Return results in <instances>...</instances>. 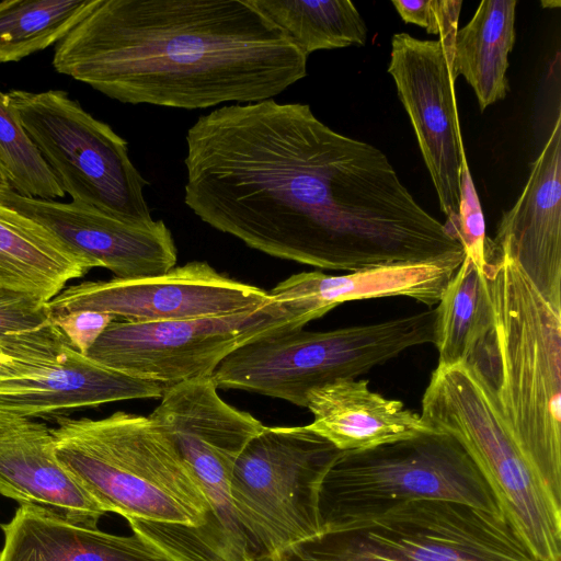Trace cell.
<instances>
[{
  "label": "cell",
  "mask_w": 561,
  "mask_h": 561,
  "mask_svg": "<svg viewBox=\"0 0 561 561\" xmlns=\"http://www.w3.org/2000/svg\"><path fill=\"white\" fill-rule=\"evenodd\" d=\"M308 426L340 451H363L433 430L420 413L369 388L367 379H337L307 394Z\"/></svg>",
  "instance_id": "obj_20"
},
{
  "label": "cell",
  "mask_w": 561,
  "mask_h": 561,
  "mask_svg": "<svg viewBox=\"0 0 561 561\" xmlns=\"http://www.w3.org/2000/svg\"><path fill=\"white\" fill-rule=\"evenodd\" d=\"M422 419L455 437L496 500L508 526L537 561H561V499L533 470L477 365H437L421 402Z\"/></svg>",
  "instance_id": "obj_5"
},
{
  "label": "cell",
  "mask_w": 561,
  "mask_h": 561,
  "mask_svg": "<svg viewBox=\"0 0 561 561\" xmlns=\"http://www.w3.org/2000/svg\"><path fill=\"white\" fill-rule=\"evenodd\" d=\"M310 320L274 300L263 307L192 319L113 321L85 354L123 374L163 385L211 378L236 350L304 329Z\"/></svg>",
  "instance_id": "obj_11"
},
{
  "label": "cell",
  "mask_w": 561,
  "mask_h": 561,
  "mask_svg": "<svg viewBox=\"0 0 561 561\" xmlns=\"http://www.w3.org/2000/svg\"><path fill=\"white\" fill-rule=\"evenodd\" d=\"M55 422L57 460L107 513L191 527L204 523L209 507L197 480L149 416L117 411Z\"/></svg>",
  "instance_id": "obj_4"
},
{
  "label": "cell",
  "mask_w": 561,
  "mask_h": 561,
  "mask_svg": "<svg viewBox=\"0 0 561 561\" xmlns=\"http://www.w3.org/2000/svg\"><path fill=\"white\" fill-rule=\"evenodd\" d=\"M94 267L42 226L0 204V287L49 301Z\"/></svg>",
  "instance_id": "obj_22"
},
{
  "label": "cell",
  "mask_w": 561,
  "mask_h": 561,
  "mask_svg": "<svg viewBox=\"0 0 561 561\" xmlns=\"http://www.w3.org/2000/svg\"><path fill=\"white\" fill-rule=\"evenodd\" d=\"M490 244L507 252L551 304L561 307V115Z\"/></svg>",
  "instance_id": "obj_16"
},
{
  "label": "cell",
  "mask_w": 561,
  "mask_h": 561,
  "mask_svg": "<svg viewBox=\"0 0 561 561\" xmlns=\"http://www.w3.org/2000/svg\"><path fill=\"white\" fill-rule=\"evenodd\" d=\"M516 0H483L467 25L457 31L453 72L473 89L480 110L503 100L510 90L506 72L515 41Z\"/></svg>",
  "instance_id": "obj_24"
},
{
  "label": "cell",
  "mask_w": 561,
  "mask_h": 561,
  "mask_svg": "<svg viewBox=\"0 0 561 561\" xmlns=\"http://www.w3.org/2000/svg\"><path fill=\"white\" fill-rule=\"evenodd\" d=\"M453 47L408 33L391 38L388 73L410 118L435 187L445 226L456 237L460 176L466 160L453 72ZM458 240V239H457Z\"/></svg>",
  "instance_id": "obj_13"
},
{
  "label": "cell",
  "mask_w": 561,
  "mask_h": 561,
  "mask_svg": "<svg viewBox=\"0 0 561 561\" xmlns=\"http://www.w3.org/2000/svg\"><path fill=\"white\" fill-rule=\"evenodd\" d=\"M8 101L26 134L73 203L117 217L153 221L127 141L66 91L11 90Z\"/></svg>",
  "instance_id": "obj_10"
},
{
  "label": "cell",
  "mask_w": 561,
  "mask_h": 561,
  "mask_svg": "<svg viewBox=\"0 0 561 561\" xmlns=\"http://www.w3.org/2000/svg\"><path fill=\"white\" fill-rule=\"evenodd\" d=\"M53 66L122 103L197 110L273 99L307 56L250 0H94Z\"/></svg>",
  "instance_id": "obj_2"
},
{
  "label": "cell",
  "mask_w": 561,
  "mask_h": 561,
  "mask_svg": "<svg viewBox=\"0 0 561 561\" xmlns=\"http://www.w3.org/2000/svg\"><path fill=\"white\" fill-rule=\"evenodd\" d=\"M401 19L416 24L454 48L462 1L457 0H393Z\"/></svg>",
  "instance_id": "obj_30"
},
{
  "label": "cell",
  "mask_w": 561,
  "mask_h": 561,
  "mask_svg": "<svg viewBox=\"0 0 561 561\" xmlns=\"http://www.w3.org/2000/svg\"><path fill=\"white\" fill-rule=\"evenodd\" d=\"M114 320L115 317L112 314L93 310L53 316L54 324L64 333L72 347L83 355Z\"/></svg>",
  "instance_id": "obj_31"
},
{
  "label": "cell",
  "mask_w": 561,
  "mask_h": 561,
  "mask_svg": "<svg viewBox=\"0 0 561 561\" xmlns=\"http://www.w3.org/2000/svg\"><path fill=\"white\" fill-rule=\"evenodd\" d=\"M94 0L0 1V62H13L60 42Z\"/></svg>",
  "instance_id": "obj_26"
},
{
  "label": "cell",
  "mask_w": 561,
  "mask_h": 561,
  "mask_svg": "<svg viewBox=\"0 0 561 561\" xmlns=\"http://www.w3.org/2000/svg\"><path fill=\"white\" fill-rule=\"evenodd\" d=\"M5 190H11V187H10L9 181H8L4 172L0 168V191H5Z\"/></svg>",
  "instance_id": "obj_33"
},
{
  "label": "cell",
  "mask_w": 561,
  "mask_h": 561,
  "mask_svg": "<svg viewBox=\"0 0 561 561\" xmlns=\"http://www.w3.org/2000/svg\"><path fill=\"white\" fill-rule=\"evenodd\" d=\"M412 500L456 502L502 515L492 490L462 447L438 431L363 451H341L320 489L322 527Z\"/></svg>",
  "instance_id": "obj_9"
},
{
  "label": "cell",
  "mask_w": 561,
  "mask_h": 561,
  "mask_svg": "<svg viewBox=\"0 0 561 561\" xmlns=\"http://www.w3.org/2000/svg\"><path fill=\"white\" fill-rule=\"evenodd\" d=\"M540 4L546 8V9H550V8H559L561 5L560 1L558 0H552V1H541Z\"/></svg>",
  "instance_id": "obj_34"
},
{
  "label": "cell",
  "mask_w": 561,
  "mask_h": 561,
  "mask_svg": "<svg viewBox=\"0 0 561 561\" xmlns=\"http://www.w3.org/2000/svg\"><path fill=\"white\" fill-rule=\"evenodd\" d=\"M217 389L211 378L167 387L148 415L173 443L210 503L229 499L234 465L264 426L224 401Z\"/></svg>",
  "instance_id": "obj_15"
},
{
  "label": "cell",
  "mask_w": 561,
  "mask_h": 561,
  "mask_svg": "<svg viewBox=\"0 0 561 561\" xmlns=\"http://www.w3.org/2000/svg\"><path fill=\"white\" fill-rule=\"evenodd\" d=\"M46 302L0 287V344L15 358L35 366L50 360L67 343Z\"/></svg>",
  "instance_id": "obj_27"
},
{
  "label": "cell",
  "mask_w": 561,
  "mask_h": 561,
  "mask_svg": "<svg viewBox=\"0 0 561 561\" xmlns=\"http://www.w3.org/2000/svg\"><path fill=\"white\" fill-rule=\"evenodd\" d=\"M277 561L537 560L501 515L456 502L412 500L323 525L321 535Z\"/></svg>",
  "instance_id": "obj_6"
},
{
  "label": "cell",
  "mask_w": 561,
  "mask_h": 561,
  "mask_svg": "<svg viewBox=\"0 0 561 561\" xmlns=\"http://www.w3.org/2000/svg\"><path fill=\"white\" fill-rule=\"evenodd\" d=\"M436 309L330 331L284 332L227 356L211 379L306 408L307 394L337 379H357L405 351L433 344Z\"/></svg>",
  "instance_id": "obj_7"
},
{
  "label": "cell",
  "mask_w": 561,
  "mask_h": 561,
  "mask_svg": "<svg viewBox=\"0 0 561 561\" xmlns=\"http://www.w3.org/2000/svg\"><path fill=\"white\" fill-rule=\"evenodd\" d=\"M0 204L38 224L77 254L128 279L173 268L178 250L161 219L130 221L79 203L32 198L0 191Z\"/></svg>",
  "instance_id": "obj_14"
},
{
  "label": "cell",
  "mask_w": 561,
  "mask_h": 561,
  "mask_svg": "<svg viewBox=\"0 0 561 561\" xmlns=\"http://www.w3.org/2000/svg\"><path fill=\"white\" fill-rule=\"evenodd\" d=\"M340 454L308 425L263 426L248 443L230 496L255 560L277 561L322 534L320 489Z\"/></svg>",
  "instance_id": "obj_8"
},
{
  "label": "cell",
  "mask_w": 561,
  "mask_h": 561,
  "mask_svg": "<svg viewBox=\"0 0 561 561\" xmlns=\"http://www.w3.org/2000/svg\"><path fill=\"white\" fill-rule=\"evenodd\" d=\"M185 141V205L267 255L354 272L463 252L386 153L331 129L308 104L224 105Z\"/></svg>",
  "instance_id": "obj_1"
},
{
  "label": "cell",
  "mask_w": 561,
  "mask_h": 561,
  "mask_svg": "<svg viewBox=\"0 0 561 561\" xmlns=\"http://www.w3.org/2000/svg\"><path fill=\"white\" fill-rule=\"evenodd\" d=\"M485 259L495 348L486 378L526 460L561 499V307L489 240Z\"/></svg>",
  "instance_id": "obj_3"
},
{
  "label": "cell",
  "mask_w": 561,
  "mask_h": 561,
  "mask_svg": "<svg viewBox=\"0 0 561 561\" xmlns=\"http://www.w3.org/2000/svg\"><path fill=\"white\" fill-rule=\"evenodd\" d=\"M436 309L438 364L477 365L485 376L494 364V316L485 274L465 255Z\"/></svg>",
  "instance_id": "obj_23"
},
{
  "label": "cell",
  "mask_w": 561,
  "mask_h": 561,
  "mask_svg": "<svg viewBox=\"0 0 561 561\" xmlns=\"http://www.w3.org/2000/svg\"><path fill=\"white\" fill-rule=\"evenodd\" d=\"M455 234L463 249L465 255L484 273L488 265L485 250L489 238L485 234L484 216L467 159L461 168L460 202Z\"/></svg>",
  "instance_id": "obj_29"
},
{
  "label": "cell",
  "mask_w": 561,
  "mask_h": 561,
  "mask_svg": "<svg viewBox=\"0 0 561 561\" xmlns=\"http://www.w3.org/2000/svg\"><path fill=\"white\" fill-rule=\"evenodd\" d=\"M250 1L307 57L321 49L366 43V23L352 1Z\"/></svg>",
  "instance_id": "obj_25"
},
{
  "label": "cell",
  "mask_w": 561,
  "mask_h": 561,
  "mask_svg": "<svg viewBox=\"0 0 561 561\" xmlns=\"http://www.w3.org/2000/svg\"><path fill=\"white\" fill-rule=\"evenodd\" d=\"M0 494L88 526H96L107 513L59 463L50 427L36 419L3 410H0Z\"/></svg>",
  "instance_id": "obj_17"
},
{
  "label": "cell",
  "mask_w": 561,
  "mask_h": 561,
  "mask_svg": "<svg viewBox=\"0 0 561 561\" xmlns=\"http://www.w3.org/2000/svg\"><path fill=\"white\" fill-rule=\"evenodd\" d=\"M44 367L46 366H35L15 358L0 344V381L28 377Z\"/></svg>",
  "instance_id": "obj_32"
},
{
  "label": "cell",
  "mask_w": 561,
  "mask_h": 561,
  "mask_svg": "<svg viewBox=\"0 0 561 561\" xmlns=\"http://www.w3.org/2000/svg\"><path fill=\"white\" fill-rule=\"evenodd\" d=\"M0 168L12 191L20 195L55 199L64 197L49 167L26 134L7 93L0 91Z\"/></svg>",
  "instance_id": "obj_28"
},
{
  "label": "cell",
  "mask_w": 561,
  "mask_h": 561,
  "mask_svg": "<svg viewBox=\"0 0 561 561\" xmlns=\"http://www.w3.org/2000/svg\"><path fill=\"white\" fill-rule=\"evenodd\" d=\"M165 387L104 366L67 344L32 376L0 381V410L31 419H57L104 403L160 399Z\"/></svg>",
  "instance_id": "obj_18"
},
{
  "label": "cell",
  "mask_w": 561,
  "mask_h": 561,
  "mask_svg": "<svg viewBox=\"0 0 561 561\" xmlns=\"http://www.w3.org/2000/svg\"><path fill=\"white\" fill-rule=\"evenodd\" d=\"M463 257L465 253H457L341 275L301 272L282 280L268 294L274 301L305 314L310 321L344 302L373 298L407 297L433 307L439 302Z\"/></svg>",
  "instance_id": "obj_19"
},
{
  "label": "cell",
  "mask_w": 561,
  "mask_h": 561,
  "mask_svg": "<svg viewBox=\"0 0 561 561\" xmlns=\"http://www.w3.org/2000/svg\"><path fill=\"white\" fill-rule=\"evenodd\" d=\"M0 526V561H170L134 533L108 534L37 505L21 504Z\"/></svg>",
  "instance_id": "obj_21"
},
{
  "label": "cell",
  "mask_w": 561,
  "mask_h": 561,
  "mask_svg": "<svg viewBox=\"0 0 561 561\" xmlns=\"http://www.w3.org/2000/svg\"><path fill=\"white\" fill-rule=\"evenodd\" d=\"M273 299L268 291L218 273L205 261L138 278L83 282L46 302L51 316L93 310L129 322H156L236 313Z\"/></svg>",
  "instance_id": "obj_12"
}]
</instances>
